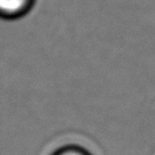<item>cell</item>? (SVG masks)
Listing matches in <instances>:
<instances>
[{"label":"cell","mask_w":155,"mask_h":155,"mask_svg":"<svg viewBox=\"0 0 155 155\" xmlns=\"http://www.w3.org/2000/svg\"><path fill=\"white\" fill-rule=\"evenodd\" d=\"M36 0H0V17L17 19L30 13Z\"/></svg>","instance_id":"1"},{"label":"cell","mask_w":155,"mask_h":155,"mask_svg":"<svg viewBox=\"0 0 155 155\" xmlns=\"http://www.w3.org/2000/svg\"><path fill=\"white\" fill-rule=\"evenodd\" d=\"M51 155H92V153H90L86 148H84L82 146L70 144V145L59 147Z\"/></svg>","instance_id":"2"}]
</instances>
